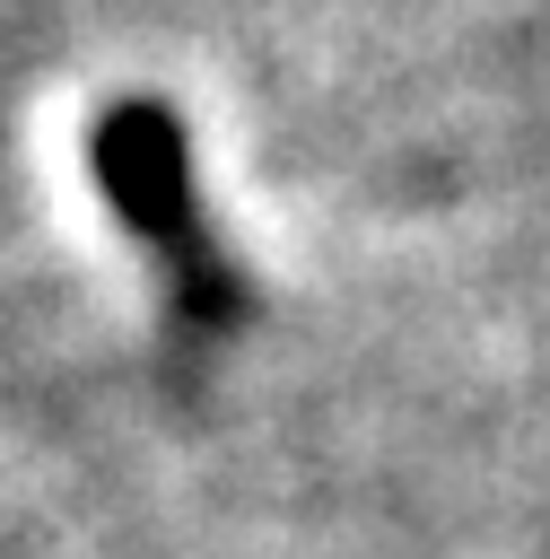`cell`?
I'll return each mask as SVG.
<instances>
[{
    "instance_id": "1",
    "label": "cell",
    "mask_w": 550,
    "mask_h": 559,
    "mask_svg": "<svg viewBox=\"0 0 550 559\" xmlns=\"http://www.w3.org/2000/svg\"><path fill=\"white\" fill-rule=\"evenodd\" d=\"M87 157H96V183L113 192L122 227L148 245L166 297L201 323H236L244 314V280L227 271L218 236L201 227V192H192V148H183V122L157 114V105H113L96 131H87Z\"/></svg>"
}]
</instances>
